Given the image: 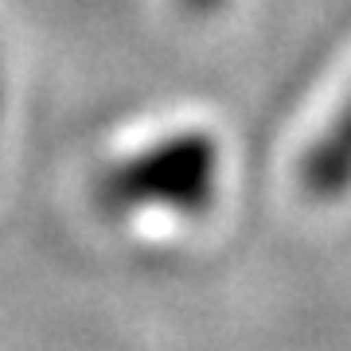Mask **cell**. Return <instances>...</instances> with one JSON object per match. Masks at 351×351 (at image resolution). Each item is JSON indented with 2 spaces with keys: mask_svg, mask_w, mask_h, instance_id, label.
Wrapping results in <instances>:
<instances>
[{
  "mask_svg": "<svg viewBox=\"0 0 351 351\" xmlns=\"http://www.w3.org/2000/svg\"><path fill=\"white\" fill-rule=\"evenodd\" d=\"M223 176V149L207 129H180L145 149L113 160L98 180V203L106 211H211Z\"/></svg>",
  "mask_w": 351,
  "mask_h": 351,
  "instance_id": "obj_1",
  "label": "cell"
},
{
  "mask_svg": "<svg viewBox=\"0 0 351 351\" xmlns=\"http://www.w3.org/2000/svg\"><path fill=\"white\" fill-rule=\"evenodd\" d=\"M184 4H188V8H195V12H215L223 0H184Z\"/></svg>",
  "mask_w": 351,
  "mask_h": 351,
  "instance_id": "obj_3",
  "label": "cell"
},
{
  "mask_svg": "<svg viewBox=\"0 0 351 351\" xmlns=\"http://www.w3.org/2000/svg\"><path fill=\"white\" fill-rule=\"evenodd\" d=\"M297 180H301L304 195L320 203L343 199L351 191V98L320 129V137L304 149Z\"/></svg>",
  "mask_w": 351,
  "mask_h": 351,
  "instance_id": "obj_2",
  "label": "cell"
}]
</instances>
